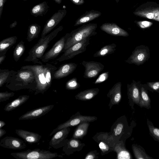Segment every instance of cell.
<instances>
[{
  "label": "cell",
  "mask_w": 159,
  "mask_h": 159,
  "mask_svg": "<svg viewBox=\"0 0 159 159\" xmlns=\"http://www.w3.org/2000/svg\"><path fill=\"white\" fill-rule=\"evenodd\" d=\"M6 87L12 91L27 89L35 91L36 84L33 71L28 69H20L6 83Z\"/></svg>",
  "instance_id": "obj_1"
},
{
  "label": "cell",
  "mask_w": 159,
  "mask_h": 159,
  "mask_svg": "<svg viewBox=\"0 0 159 159\" xmlns=\"http://www.w3.org/2000/svg\"><path fill=\"white\" fill-rule=\"evenodd\" d=\"M63 28L62 25L60 26L49 34L41 37L38 43L30 50L28 55L25 61L42 64V62L40 60L42 59L46 50L49 46L48 44L62 30Z\"/></svg>",
  "instance_id": "obj_2"
},
{
  "label": "cell",
  "mask_w": 159,
  "mask_h": 159,
  "mask_svg": "<svg viewBox=\"0 0 159 159\" xmlns=\"http://www.w3.org/2000/svg\"><path fill=\"white\" fill-rule=\"evenodd\" d=\"M97 25L95 23H89L83 25L81 27L68 33L64 48L62 51L64 52L66 50L74 44L84 39L90 38L97 34L96 31Z\"/></svg>",
  "instance_id": "obj_3"
},
{
  "label": "cell",
  "mask_w": 159,
  "mask_h": 159,
  "mask_svg": "<svg viewBox=\"0 0 159 159\" xmlns=\"http://www.w3.org/2000/svg\"><path fill=\"white\" fill-rule=\"evenodd\" d=\"M21 68L30 69L34 72L36 84L35 95L39 93L43 94L50 88L47 83L45 77V65H26L22 66Z\"/></svg>",
  "instance_id": "obj_4"
},
{
  "label": "cell",
  "mask_w": 159,
  "mask_h": 159,
  "mask_svg": "<svg viewBox=\"0 0 159 159\" xmlns=\"http://www.w3.org/2000/svg\"><path fill=\"white\" fill-rule=\"evenodd\" d=\"M10 155L16 159H51L61 156L57 152L39 148L12 152Z\"/></svg>",
  "instance_id": "obj_5"
},
{
  "label": "cell",
  "mask_w": 159,
  "mask_h": 159,
  "mask_svg": "<svg viewBox=\"0 0 159 159\" xmlns=\"http://www.w3.org/2000/svg\"><path fill=\"white\" fill-rule=\"evenodd\" d=\"M150 57L149 48L147 46L142 45L136 47L125 61L129 64L139 66L148 61Z\"/></svg>",
  "instance_id": "obj_6"
},
{
  "label": "cell",
  "mask_w": 159,
  "mask_h": 159,
  "mask_svg": "<svg viewBox=\"0 0 159 159\" xmlns=\"http://www.w3.org/2000/svg\"><path fill=\"white\" fill-rule=\"evenodd\" d=\"M90 38H87L74 44L66 50L56 60L61 62L71 59L76 55L84 52L86 51L87 46L90 43Z\"/></svg>",
  "instance_id": "obj_7"
},
{
  "label": "cell",
  "mask_w": 159,
  "mask_h": 159,
  "mask_svg": "<svg viewBox=\"0 0 159 159\" xmlns=\"http://www.w3.org/2000/svg\"><path fill=\"white\" fill-rule=\"evenodd\" d=\"M97 119V118L94 116H84L80 115H77V114L74 115L69 120L58 125L53 130L49 135H52L63 128L75 126L85 122H93L96 120Z\"/></svg>",
  "instance_id": "obj_8"
},
{
  "label": "cell",
  "mask_w": 159,
  "mask_h": 159,
  "mask_svg": "<svg viewBox=\"0 0 159 159\" xmlns=\"http://www.w3.org/2000/svg\"><path fill=\"white\" fill-rule=\"evenodd\" d=\"M68 35V33L66 34L57 41L51 49L44 54L41 61L46 62L57 57L64 48Z\"/></svg>",
  "instance_id": "obj_9"
},
{
  "label": "cell",
  "mask_w": 159,
  "mask_h": 159,
  "mask_svg": "<svg viewBox=\"0 0 159 159\" xmlns=\"http://www.w3.org/2000/svg\"><path fill=\"white\" fill-rule=\"evenodd\" d=\"M81 63L85 67L83 77L85 78H95L104 68V66L102 64L97 61H83Z\"/></svg>",
  "instance_id": "obj_10"
},
{
  "label": "cell",
  "mask_w": 159,
  "mask_h": 159,
  "mask_svg": "<svg viewBox=\"0 0 159 159\" xmlns=\"http://www.w3.org/2000/svg\"><path fill=\"white\" fill-rule=\"evenodd\" d=\"M65 9L58 10L46 22L42 31L41 37H43L50 32L57 25L65 16L66 14Z\"/></svg>",
  "instance_id": "obj_11"
},
{
  "label": "cell",
  "mask_w": 159,
  "mask_h": 159,
  "mask_svg": "<svg viewBox=\"0 0 159 159\" xmlns=\"http://www.w3.org/2000/svg\"><path fill=\"white\" fill-rule=\"evenodd\" d=\"M70 129L69 127L63 128L55 133L49 143V145L53 148L57 149L65 146L68 141L66 139Z\"/></svg>",
  "instance_id": "obj_12"
},
{
  "label": "cell",
  "mask_w": 159,
  "mask_h": 159,
  "mask_svg": "<svg viewBox=\"0 0 159 159\" xmlns=\"http://www.w3.org/2000/svg\"><path fill=\"white\" fill-rule=\"evenodd\" d=\"M0 146L3 148L20 150L26 147L25 143L20 139L12 136H7L0 140Z\"/></svg>",
  "instance_id": "obj_13"
},
{
  "label": "cell",
  "mask_w": 159,
  "mask_h": 159,
  "mask_svg": "<svg viewBox=\"0 0 159 159\" xmlns=\"http://www.w3.org/2000/svg\"><path fill=\"white\" fill-rule=\"evenodd\" d=\"M54 106V105L52 104L31 110L22 115L18 119L20 120H29L39 118L48 112L52 109Z\"/></svg>",
  "instance_id": "obj_14"
},
{
  "label": "cell",
  "mask_w": 159,
  "mask_h": 159,
  "mask_svg": "<svg viewBox=\"0 0 159 159\" xmlns=\"http://www.w3.org/2000/svg\"><path fill=\"white\" fill-rule=\"evenodd\" d=\"M141 83L133 80L130 84H127V95L129 102L138 106L140 98V86Z\"/></svg>",
  "instance_id": "obj_15"
},
{
  "label": "cell",
  "mask_w": 159,
  "mask_h": 159,
  "mask_svg": "<svg viewBox=\"0 0 159 159\" xmlns=\"http://www.w3.org/2000/svg\"><path fill=\"white\" fill-rule=\"evenodd\" d=\"M100 28L107 34L114 36L127 37L129 35L126 31L114 23H104L100 26Z\"/></svg>",
  "instance_id": "obj_16"
},
{
  "label": "cell",
  "mask_w": 159,
  "mask_h": 159,
  "mask_svg": "<svg viewBox=\"0 0 159 159\" xmlns=\"http://www.w3.org/2000/svg\"><path fill=\"white\" fill-rule=\"evenodd\" d=\"M77 65L72 62L62 65L54 71L53 79H59L67 76L74 71Z\"/></svg>",
  "instance_id": "obj_17"
},
{
  "label": "cell",
  "mask_w": 159,
  "mask_h": 159,
  "mask_svg": "<svg viewBox=\"0 0 159 159\" xmlns=\"http://www.w3.org/2000/svg\"><path fill=\"white\" fill-rule=\"evenodd\" d=\"M15 132L30 144L39 142L42 136L38 133L23 129H16Z\"/></svg>",
  "instance_id": "obj_18"
},
{
  "label": "cell",
  "mask_w": 159,
  "mask_h": 159,
  "mask_svg": "<svg viewBox=\"0 0 159 159\" xmlns=\"http://www.w3.org/2000/svg\"><path fill=\"white\" fill-rule=\"evenodd\" d=\"M121 83L120 82L114 84L107 94V96L110 98V107L117 104L120 102L121 98Z\"/></svg>",
  "instance_id": "obj_19"
},
{
  "label": "cell",
  "mask_w": 159,
  "mask_h": 159,
  "mask_svg": "<svg viewBox=\"0 0 159 159\" xmlns=\"http://www.w3.org/2000/svg\"><path fill=\"white\" fill-rule=\"evenodd\" d=\"M102 13L99 11L92 10L86 11L75 21L74 26H77L93 20L100 16Z\"/></svg>",
  "instance_id": "obj_20"
},
{
  "label": "cell",
  "mask_w": 159,
  "mask_h": 159,
  "mask_svg": "<svg viewBox=\"0 0 159 159\" xmlns=\"http://www.w3.org/2000/svg\"><path fill=\"white\" fill-rule=\"evenodd\" d=\"M147 90L144 84L141 83L140 98L139 106L140 107H144L149 109L151 108V100Z\"/></svg>",
  "instance_id": "obj_21"
},
{
  "label": "cell",
  "mask_w": 159,
  "mask_h": 159,
  "mask_svg": "<svg viewBox=\"0 0 159 159\" xmlns=\"http://www.w3.org/2000/svg\"><path fill=\"white\" fill-rule=\"evenodd\" d=\"M30 97V96L28 95H20L13 101L7 103L5 106L4 110L7 112L14 110L25 102Z\"/></svg>",
  "instance_id": "obj_22"
},
{
  "label": "cell",
  "mask_w": 159,
  "mask_h": 159,
  "mask_svg": "<svg viewBox=\"0 0 159 159\" xmlns=\"http://www.w3.org/2000/svg\"><path fill=\"white\" fill-rule=\"evenodd\" d=\"M99 91L98 88L86 89L78 93L75 95V98L76 99L82 101L90 100L96 96Z\"/></svg>",
  "instance_id": "obj_23"
},
{
  "label": "cell",
  "mask_w": 159,
  "mask_h": 159,
  "mask_svg": "<svg viewBox=\"0 0 159 159\" xmlns=\"http://www.w3.org/2000/svg\"><path fill=\"white\" fill-rule=\"evenodd\" d=\"M49 8L46 1H44L34 6L30 10L31 15L34 17L43 16L47 12Z\"/></svg>",
  "instance_id": "obj_24"
},
{
  "label": "cell",
  "mask_w": 159,
  "mask_h": 159,
  "mask_svg": "<svg viewBox=\"0 0 159 159\" xmlns=\"http://www.w3.org/2000/svg\"><path fill=\"white\" fill-rule=\"evenodd\" d=\"M16 36H11L5 39L0 42V56L5 55L7 50L16 42Z\"/></svg>",
  "instance_id": "obj_25"
},
{
  "label": "cell",
  "mask_w": 159,
  "mask_h": 159,
  "mask_svg": "<svg viewBox=\"0 0 159 159\" xmlns=\"http://www.w3.org/2000/svg\"><path fill=\"white\" fill-rule=\"evenodd\" d=\"M116 45L112 43L104 46L97 51L93 55L94 57H104L114 53L116 50Z\"/></svg>",
  "instance_id": "obj_26"
},
{
  "label": "cell",
  "mask_w": 159,
  "mask_h": 159,
  "mask_svg": "<svg viewBox=\"0 0 159 159\" xmlns=\"http://www.w3.org/2000/svg\"><path fill=\"white\" fill-rule=\"evenodd\" d=\"M132 148L136 159H153L145 152V149L140 145L133 144Z\"/></svg>",
  "instance_id": "obj_27"
},
{
  "label": "cell",
  "mask_w": 159,
  "mask_h": 159,
  "mask_svg": "<svg viewBox=\"0 0 159 159\" xmlns=\"http://www.w3.org/2000/svg\"><path fill=\"white\" fill-rule=\"evenodd\" d=\"M89 122H85L80 124L75 129L72 138L82 139L86 135L89 125Z\"/></svg>",
  "instance_id": "obj_28"
},
{
  "label": "cell",
  "mask_w": 159,
  "mask_h": 159,
  "mask_svg": "<svg viewBox=\"0 0 159 159\" xmlns=\"http://www.w3.org/2000/svg\"><path fill=\"white\" fill-rule=\"evenodd\" d=\"M41 26L36 23L33 24L29 27L27 33V39L29 42L38 37L41 30Z\"/></svg>",
  "instance_id": "obj_29"
},
{
  "label": "cell",
  "mask_w": 159,
  "mask_h": 159,
  "mask_svg": "<svg viewBox=\"0 0 159 159\" xmlns=\"http://www.w3.org/2000/svg\"><path fill=\"white\" fill-rule=\"evenodd\" d=\"M79 141L76 139L72 138L68 140L66 145L63 147L62 150L67 155L71 154L74 150L80 146Z\"/></svg>",
  "instance_id": "obj_30"
},
{
  "label": "cell",
  "mask_w": 159,
  "mask_h": 159,
  "mask_svg": "<svg viewBox=\"0 0 159 159\" xmlns=\"http://www.w3.org/2000/svg\"><path fill=\"white\" fill-rule=\"evenodd\" d=\"M16 71L8 69L0 70V87L7 83L15 73Z\"/></svg>",
  "instance_id": "obj_31"
},
{
  "label": "cell",
  "mask_w": 159,
  "mask_h": 159,
  "mask_svg": "<svg viewBox=\"0 0 159 159\" xmlns=\"http://www.w3.org/2000/svg\"><path fill=\"white\" fill-rule=\"evenodd\" d=\"M25 49L24 42L21 40L15 47L13 52L15 61H17L24 54Z\"/></svg>",
  "instance_id": "obj_32"
},
{
  "label": "cell",
  "mask_w": 159,
  "mask_h": 159,
  "mask_svg": "<svg viewBox=\"0 0 159 159\" xmlns=\"http://www.w3.org/2000/svg\"><path fill=\"white\" fill-rule=\"evenodd\" d=\"M147 124L150 135L155 141L159 142V129L154 126L152 122L148 118Z\"/></svg>",
  "instance_id": "obj_33"
},
{
  "label": "cell",
  "mask_w": 159,
  "mask_h": 159,
  "mask_svg": "<svg viewBox=\"0 0 159 159\" xmlns=\"http://www.w3.org/2000/svg\"><path fill=\"white\" fill-rule=\"evenodd\" d=\"M117 159H132L131 154L124 147L120 148L119 150H117Z\"/></svg>",
  "instance_id": "obj_34"
},
{
  "label": "cell",
  "mask_w": 159,
  "mask_h": 159,
  "mask_svg": "<svg viewBox=\"0 0 159 159\" xmlns=\"http://www.w3.org/2000/svg\"><path fill=\"white\" fill-rule=\"evenodd\" d=\"M80 86L76 78H73L68 80L66 84V89L69 90L76 89Z\"/></svg>",
  "instance_id": "obj_35"
},
{
  "label": "cell",
  "mask_w": 159,
  "mask_h": 159,
  "mask_svg": "<svg viewBox=\"0 0 159 159\" xmlns=\"http://www.w3.org/2000/svg\"><path fill=\"white\" fill-rule=\"evenodd\" d=\"M144 84L147 90L152 92H155L159 93V81L147 82Z\"/></svg>",
  "instance_id": "obj_36"
},
{
  "label": "cell",
  "mask_w": 159,
  "mask_h": 159,
  "mask_svg": "<svg viewBox=\"0 0 159 159\" xmlns=\"http://www.w3.org/2000/svg\"><path fill=\"white\" fill-rule=\"evenodd\" d=\"M15 95L14 92H9L7 91L0 92V102H5Z\"/></svg>",
  "instance_id": "obj_37"
},
{
  "label": "cell",
  "mask_w": 159,
  "mask_h": 159,
  "mask_svg": "<svg viewBox=\"0 0 159 159\" xmlns=\"http://www.w3.org/2000/svg\"><path fill=\"white\" fill-rule=\"evenodd\" d=\"M109 76V72L108 71L102 73L94 82V84H100L105 81L108 79Z\"/></svg>",
  "instance_id": "obj_38"
},
{
  "label": "cell",
  "mask_w": 159,
  "mask_h": 159,
  "mask_svg": "<svg viewBox=\"0 0 159 159\" xmlns=\"http://www.w3.org/2000/svg\"><path fill=\"white\" fill-rule=\"evenodd\" d=\"M124 128V124L120 122L117 124L114 129V134L116 136L120 135L123 132Z\"/></svg>",
  "instance_id": "obj_39"
},
{
  "label": "cell",
  "mask_w": 159,
  "mask_h": 159,
  "mask_svg": "<svg viewBox=\"0 0 159 159\" xmlns=\"http://www.w3.org/2000/svg\"><path fill=\"white\" fill-rule=\"evenodd\" d=\"M99 147L102 152H105L108 151L109 148L108 146L104 142H101L99 144Z\"/></svg>",
  "instance_id": "obj_40"
},
{
  "label": "cell",
  "mask_w": 159,
  "mask_h": 159,
  "mask_svg": "<svg viewBox=\"0 0 159 159\" xmlns=\"http://www.w3.org/2000/svg\"><path fill=\"white\" fill-rule=\"evenodd\" d=\"M96 156L95 152H90L86 156L85 159H93L96 158Z\"/></svg>",
  "instance_id": "obj_41"
},
{
  "label": "cell",
  "mask_w": 159,
  "mask_h": 159,
  "mask_svg": "<svg viewBox=\"0 0 159 159\" xmlns=\"http://www.w3.org/2000/svg\"><path fill=\"white\" fill-rule=\"evenodd\" d=\"M151 25L150 22L147 21H143L141 22L140 26L141 28H145L148 27Z\"/></svg>",
  "instance_id": "obj_42"
},
{
  "label": "cell",
  "mask_w": 159,
  "mask_h": 159,
  "mask_svg": "<svg viewBox=\"0 0 159 159\" xmlns=\"http://www.w3.org/2000/svg\"><path fill=\"white\" fill-rule=\"evenodd\" d=\"M7 1V0H0V18L2 13L3 6Z\"/></svg>",
  "instance_id": "obj_43"
},
{
  "label": "cell",
  "mask_w": 159,
  "mask_h": 159,
  "mask_svg": "<svg viewBox=\"0 0 159 159\" xmlns=\"http://www.w3.org/2000/svg\"><path fill=\"white\" fill-rule=\"evenodd\" d=\"M74 4L80 5L83 4L84 2V0H70Z\"/></svg>",
  "instance_id": "obj_44"
},
{
  "label": "cell",
  "mask_w": 159,
  "mask_h": 159,
  "mask_svg": "<svg viewBox=\"0 0 159 159\" xmlns=\"http://www.w3.org/2000/svg\"><path fill=\"white\" fill-rule=\"evenodd\" d=\"M6 133V132L5 130L2 128H0V138H1Z\"/></svg>",
  "instance_id": "obj_45"
},
{
  "label": "cell",
  "mask_w": 159,
  "mask_h": 159,
  "mask_svg": "<svg viewBox=\"0 0 159 159\" xmlns=\"http://www.w3.org/2000/svg\"><path fill=\"white\" fill-rule=\"evenodd\" d=\"M146 17L149 19H152L154 17V15L152 13H149L147 14Z\"/></svg>",
  "instance_id": "obj_46"
},
{
  "label": "cell",
  "mask_w": 159,
  "mask_h": 159,
  "mask_svg": "<svg viewBox=\"0 0 159 159\" xmlns=\"http://www.w3.org/2000/svg\"><path fill=\"white\" fill-rule=\"evenodd\" d=\"M5 55H3L0 56V64H2V62L5 60L6 57Z\"/></svg>",
  "instance_id": "obj_47"
},
{
  "label": "cell",
  "mask_w": 159,
  "mask_h": 159,
  "mask_svg": "<svg viewBox=\"0 0 159 159\" xmlns=\"http://www.w3.org/2000/svg\"><path fill=\"white\" fill-rule=\"evenodd\" d=\"M17 24V22L16 21H14L10 25V28L11 29L15 27Z\"/></svg>",
  "instance_id": "obj_48"
},
{
  "label": "cell",
  "mask_w": 159,
  "mask_h": 159,
  "mask_svg": "<svg viewBox=\"0 0 159 159\" xmlns=\"http://www.w3.org/2000/svg\"><path fill=\"white\" fill-rule=\"evenodd\" d=\"M6 125L5 122L2 120L0 121V128H2Z\"/></svg>",
  "instance_id": "obj_49"
},
{
  "label": "cell",
  "mask_w": 159,
  "mask_h": 159,
  "mask_svg": "<svg viewBox=\"0 0 159 159\" xmlns=\"http://www.w3.org/2000/svg\"><path fill=\"white\" fill-rule=\"evenodd\" d=\"M56 3L58 4H60L62 0H53Z\"/></svg>",
  "instance_id": "obj_50"
},
{
  "label": "cell",
  "mask_w": 159,
  "mask_h": 159,
  "mask_svg": "<svg viewBox=\"0 0 159 159\" xmlns=\"http://www.w3.org/2000/svg\"><path fill=\"white\" fill-rule=\"evenodd\" d=\"M117 3H118L119 2V0H115Z\"/></svg>",
  "instance_id": "obj_51"
},
{
  "label": "cell",
  "mask_w": 159,
  "mask_h": 159,
  "mask_svg": "<svg viewBox=\"0 0 159 159\" xmlns=\"http://www.w3.org/2000/svg\"><path fill=\"white\" fill-rule=\"evenodd\" d=\"M22 0L24 1H25L28 0Z\"/></svg>",
  "instance_id": "obj_52"
}]
</instances>
